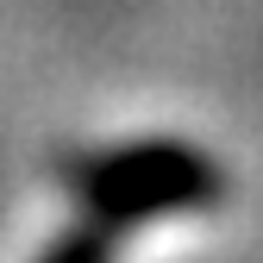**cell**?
Returning <instances> with one entry per match:
<instances>
[{
	"label": "cell",
	"mask_w": 263,
	"mask_h": 263,
	"mask_svg": "<svg viewBox=\"0 0 263 263\" xmlns=\"http://www.w3.org/2000/svg\"><path fill=\"white\" fill-rule=\"evenodd\" d=\"M113 257H119V232H107V226L82 219V226H69L57 245H44L31 263H113Z\"/></svg>",
	"instance_id": "2"
},
{
	"label": "cell",
	"mask_w": 263,
	"mask_h": 263,
	"mask_svg": "<svg viewBox=\"0 0 263 263\" xmlns=\"http://www.w3.org/2000/svg\"><path fill=\"white\" fill-rule=\"evenodd\" d=\"M69 201L82 219L132 232L151 219L176 213H207L226 201V163L188 138H125V144H94L57 163Z\"/></svg>",
	"instance_id": "1"
}]
</instances>
